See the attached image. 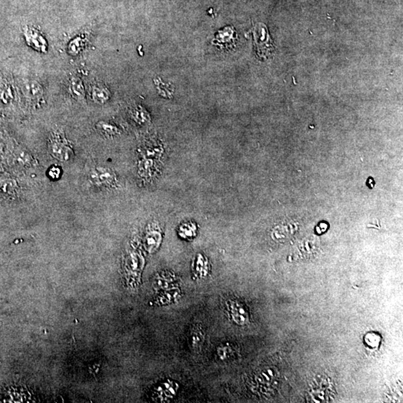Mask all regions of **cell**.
Returning <instances> with one entry per match:
<instances>
[{
	"label": "cell",
	"mask_w": 403,
	"mask_h": 403,
	"mask_svg": "<svg viewBox=\"0 0 403 403\" xmlns=\"http://www.w3.org/2000/svg\"><path fill=\"white\" fill-rule=\"evenodd\" d=\"M70 91L75 98L80 100L84 97V89L82 81L78 78L74 77L70 80Z\"/></svg>",
	"instance_id": "5b68a950"
},
{
	"label": "cell",
	"mask_w": 403,
	"mask_h": 403,
	"mask_svg": "<svg viewBox=\"0 0 403 403\" xmlns=\"http://www.w3.org/2000/svg\"><path fill=\"white\" fill-rule=\"evenodd\" d=\"M27 94L30 97L35 98L43 94V90L41 86L36 81H33L26 85Z\"/></svg>",
	"instance_id": "30bf717a"
},
{
	"label": "cell",
	"mask_w": 403,
	"mask_h": 403,
	"mask_svg": "<svg viewBox=\"0 0 403 403\" xmlns=\"http://www.w3.org/2000/svg\"><path fill=\"white\" fill-rule=\"evenodd\" d=\"M84 44H85V40L84 38H76V39L73 40L70 42V46H68V50L70 51V54L73 55H76L80 50L84 48Z\"/></svg>",
	"instance_id": "9c48e42d"
},
{
	"label": "cell",
	"mask_w": 403,
	"mask_h": 403,
	"mask_svg": "<svg viewBox=\"0 0 403 403\" xmlns=\"http://www.w3.org/2000/svg\"><path fill=\"white\" fill-rule=\"evenodd\" d=\"M255 46L257 55L266 57L273 49L266 25L258 23L254 28Z\"/></svg>",
	"instance_id": "6da1fadb"
},
{
	"label": "cell",
	"mask_w": 403,
	"mask_h": 403,
	"mask_svg": "<svg viewBox=\"0 0 403 403\" xmlns=\"http://www.w3.org/2000/svg\"><path fill=\"white\" fill-rule=\"evenodd\" d=\"M25 41L28 46L40 52H46L48 44L42 35L31 27L26 26L24 30Z\"/></svg>",
	"instance_id": "7a4b0ae2"
},
{
	"label": "cell",
	"mask_w": 403,
	"mask_h": 403,
	"mask_svg": "<svg viewBox=\"0 0 403 403\" xmlns=\"http://www.w3.org/2000/svg\"><path fill=\"white\" fill-rule=\"evenodd\" d=\"M108 90L100 84L95 85L92 89V98L97 103L102 104L109 98Z\"/></svg>",
	"instance_id": "8992f818"
},
{
	"label": "cell",
	"mask_w": 403,
	"mask_h": 403,
	"mask_svg": "<svg viewBox=\"0 0 403 403\" xmlns=\"http://www.w3.org/2000/svg\"><path fill=\"white\" fill-rule=\"evenodd\" d=\"M228 308L235 322L238 324H246L247 313L241 304L238 302L229 301L228 302Z\"/></svg>",
	"instance_id": "277c9868"
},
{
	"label": "cell",
	"mask_w": 403,
	"mask_h": 403,
	"mask_svg": "<svg viewBox=\"0 0 403 403\" xmlns=\"http://www.w3.org/2000/svg\"><path fill=\"white\" fill-rule=\"evenodd\" d=\"M61 174H62V171H61V169H59V167H52L49 169V176L51 179H59V177H60Z\"/></svg>",
	"instance_id": "7c38bea8"
},
{
	"label": "cell",
	"mask_w": 403,
	"mask_h": 403,
	"mask_svg": "<svg viewBox=\"0 0 403 403\" xmlns=\"http://www.w3.org/2000/svg\"><path fill=\"white\" fill-rule=\"evenodd\" d=\"M367 185L369 188H373L374 185H375V182H374L373 179L371 178V177L369 178L367 182Z\"/></svg>",
	"instance_id": "4fadbf2b"
},
{
	"label": "cell",
	"mask_w": 403,
	"mask_h": 403,
	"mask_svg": "<svg viewBox=\"0 0 403 403\" xmlns=\"http://www.w3.org/2000/svg\"><path fill=\"white\" fill-rule=\"evenodd\" d=\"M49 152L52 156L62 161H67L72 156L70 147L59 141H53L50 143Z\"/></svg>",
	"instance_id": "3957f363"
},
{
	"label": "cell",
	"mask_w": 403,
	"mask_h": 403,
	"mask_svg": "<svg viewBox=\"0 0 403 403\" xmlns=\"http://www.w3.org/2000/svg\"><path fill=\"white\" fill-rule=\"evenodd\" d=\"M15 182L12 180H6L3 181V182H0V193H4V194H6V193H12L13 190H14V188H15Z\"/></svg>",
	"instance_id": "8fae6325"
},
{
	"label": "cell",
	"mask_w": 403,
	"mask_h": 403,
	"mask_svg": "<svg viewBox=\"0 0 403 403\" xmlns=\"http://www.w3.org/2000/svg\"><path fill=\"white\" fill-rule=\"evenodd\" d=\"M110 172L111 171L105 170H105H102L100 169H97L91 174V179L97 183H109L113 179L112 174Z\"/></svg>",
	"instance_id": "ba28073f"
},
{
	"label": "cell",
	"mask_w": 403,
	"mask_h": 403,
	"mask_svg": "<svg viewBox=\"0 0 403 403\" xmlns=\"http://www.w3.org/2000/svg\"><path fill=\"white\" fill-rule=\"evenodd\" d=\"M192 346L195 350L200 349L204 343L205 333L201 326H196L191 333Z\"/></svg>",
	"instance_id": "52a82bcc"
}]
</instances>
